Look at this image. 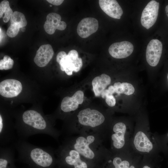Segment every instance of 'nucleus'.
I'll list each match as a JSON object with an SVG mask.
<instances>
[{
	"instance_id": "aec40b11",
	"label": "nucleus",
	"mask_w": 168,
	"mask_h": 168,
	"mask_svg": "<svg viewBox=\"0 0 168 168\" xmlns=\"http://www.w3.org/2000/svg\"><path fill=\"white\" fill-rule=\"evenodd\" d=\"M111 82L110 77L105 73L102 74L100 76L95 77L92 81V84L95 96L97 97L101 96Z\"/></svg>"
},
{
	"instance_id": "a211bd4d",
	"label": "nucleus",
	"mask_w": 168,
	"mask_h": 168,
	"mask_svg": "<svg viewBox=\"0 0 168 168\" xmlns=\"http://www.w3.org/2000/svg\"><path fill=\"white\" fill-rule=\"evenodd\" d=\"M99 3L102 10L112 18L120 19L123 15V10L116 0H99Z\"/></svg>"
},
{
	"instance_id": "9b49d317",
	"label": "nucleus",
	"mask_w": 168,
	"mask_h": 168,
	"mask_svg": "<svg viewBox=\"0 0 168 168\" xmlns=\"http://www.w3.org/2000/svg\"><path fill=\"white\" fill-rule=\"evenodd\" d=\"M22 88L20 81L14 79H6L0 83V94L6 98L15 97L21 92Z\"/></svg>"
},
{
	"instance_id": "1a4fd4ad",
	"label": "nucleus",
	"mask_w": 168,
	"mask_h": 168,
	"mask_svg": "<svg viewBox=\"0 0 168 168\" xmlns=\"http://www.w3.org/2000/svg\"><path fill=\"white\" fill-rule=\"evenodd\" d=\"M159 3L155 0L150 1L144 9L141 16V22L143 26L148 29L157 20Z\"/></svg>"
},
{
	"instance_id": "4be33fe9",
	"label": "nucleus",
	"mask_w": 168,
	"mask_h": 168,
	"mask_svg": "<svg viewBox=\"0 0 168 168\" xmlns=\"http://www.w3.org/2000/svg\"><path fill=\"white\" fill-rule=\"evenodd\" d=\"M14 64L13 60L10 57L5 55L2 59L0 60V69L7 70L12 68Z\"/></svg>"
},
{
	"instance_id": "4468645a",
	"label": "nucleus",
	"mask_w": 168,
	"mask_h": 168,
	"mask_svg": "<svg viewBox=\"0 0 168 168\" xmlns=\"http://www.w3.org/2000/svg\"><path fill=\"white\" fill-rule=\"evenodd\" d=\"M84 94L83 92L79 90L72 97H64L61 104L60 109L64 113H68L76 110L79 105L83 102Z\"/></svg>"
},
{
	"instance_id": "cd10ccee",
	"label": "nucleus",
	"mask_w": 168,
	"mask_h": 168,
	"mask_svg": "<svg viewBox=\"0 0 168 168\" xmlns=\"http://www.w3.org/2000/svg\"><path fill=\"white\" fill-rule=\"evenodd\" d=\"M165 11L166 14L168 17V5H167L165 8Z\"/></svg>"
},
{
	"instance_id": "f3484780",
	"label": "nucleus",
	"mask_w": 168,
	"mask_h": 168,
	"mask_svg": "<svg viewBox=\"0 0 168 168\" xmlns=\"http://www.w3.org/2000/svg\"><path fill=\"white\" fill-rule=\"evenodd\" d=\"M15 149L12 144L0 148V168H18L15 165Z\"/></svg>"
},
{
	"instance_id": "bb28decb",
	"label": "nucleus",
	"mask_w": 168,
	"mask_h": 168,
	"mask_svg": "<svg viewBox=\"0 0 168 168\" xmlns=\"http://www.w3.org/2000/svg\"><path fill=\"white\" fill-rule=\"evenodd\" d=\"M108 90L110 94L113 95L115 92V90L113 86H109Z\"/></svg>"
},
{
	"instance_id": "473e14b6",
	"label": "nucleus",
	"mask_w": 168,
	"mask_h": 168,
	"mask_svg": "<svg viewBox=\"0 0 168 168\" xmlns=\"http://www.w3.org/2000/svg\"><path fill=\"white\" fill-rule=\"evenodd\" d=\"M167 137H168V133L167 134Z\"/></svg>"
},
{
	"instance_id": "9d476101",
	"label": "nucleus",
	"mask_w": 168,
	"mask_h": 168,
	"mask_svg": "<svg viewBox=\"0 0 168 168\" xmlns=\"http://www.w3.org/2000/svg\"><path fill=\"white\" fill-rule=\"evenodd\" d=\"M162 50L161 42L157 39H153L148 44L146 51V58L148 64L155 67L158 64Z\"/></svg>"
},
{
	"instance_id": "2f4dec72",
	"label": "nucleus",
	"mask_w": 168,
	"mask_h": 168,
	"mask_svg": "<svg viewBox=\"0 0 168 168\" xmlns=\"http://www.w3.org/2000/svg\"><path fill=\"white\" fill-rule=\"evenodd\" d=\"M167 77L168 81V74L167 75Z\"/></svg>"
},
{
	"instance_id": "7ed1b4c3",
	"label": "nucleus",
	"mask_w": 168,
	"mask_h": 168,
	"mask_svg": "<svg viewBox=\"0 0 168 168\" xmlns=\"http://www.w3.org/2000/svg\"><path fill=\"white\" fill-rule=\"evenodd\" d=\"M99 133H86L81 134L77 137L68 138L63 144L77 151L82 156L89 160L93 159L101 152V141Z\"/></svg>"
},
{
	"instance_id": "f257e3e1",
	"label": "nucleus",
	"mask_w": 168,
	"mask_h": 168,
	"mask_svg": "<svg viewBox=\"0 0 168 168\" xmlns=\"http://www.w3.org/2000/svg\"><path fill=\"white\" fill-rule=\"evenodd\" d=\"M12 145L18 152L17 160L29 168H54L57 162L55 152L50 147L36 146L17 138Z\"/></svg>"
},
{
	"instance_id": "ddd939ff",
	"label": "nucleus",
	"mask_w": 168,
	"mask_h": 168,
	"mask_svg": "<svg viewBox=\"0 0 168 168\" xmlns=\"http://www.w3.org/2000/svg\"><path fill=\"white\" fill-rule=\"evenodd\" d=\"M99 27L97 20L93 17L83 19L79 23L77 28L78 35L82 38H86L96 32Z\"/></svg>"
},
{
	"instance_id": "412c9836",
	"label": "nucleus",
	"mask_w": 168,
	"mask_h": 168,
	"mask_svg": "<svg viewBox=\"0 0 168 168\" xmlns=\"http://www.w3.org/2000/svg\"><path fill=\"white\" fill-rule=\"evenodd\" d=\"M13 13L9 2L6 0L2 1L0 4V18L3 17V20L4 23H7L9 21Z\"/></svg>"
},
{
	"instance_id": "c756f323",
	"label": "nucleus",
	"mask_w": 168,
	"mask_h": 168,
	"mask_svg": "<svg viewBox=\"0 0 168 168\" xmlns=\"http://www.w3.org/2000/svg\"><path fill=\"white\" fill-rule=\"evenodd\" d=\"M129 168H136V167L134 165H131L130 166Z\"/></svg>"
},
{
	"instance_id": "f8f14e48",
	"label": "nucleus",
	"mask_w": 168,
	"mask_h": 168,
	"mask_svg": "<svg viewBox=\"0 0 168 168\" xmlns=\"http://www.w3.org/2000/svg\"><path fill=\"white\" fill-rule=\"evenodd\" d=\"M133 44L128 41H123L112 44L109 47V52L113 57L118 59L126 58L133 53Z\"/></svg>"
},
{
	"instance_id": "6e6552de",
	"label": "nucleus",
	"mask_w": 168,
	"mask_h": 168,
	"mask_svg": "<svg viewBox=\"0 0 168 168\" xmlns=\"http://www.w3.org/2000/svg\"><path fill=\"white\" fill-rule=\"evenodd\" d=\"M56 61L61 70L68 75H72L73 71L78 72L82 66V58L78 57L77 51L74 49L70 50L68 54L64 51H60L57 56Z\"/></svg>"
},
{
	"instance_id": "72a5a7b5",
	"label": "nucleus",
	"mask_w": 168,
	"mask_h": 168,
	"mask_svg": "<svg viewBox=\"0 0 168 168\" xmlns=\"http://www.w3.org/2000/svg\"><path fill=\"white\" fill-rule=\"evenodd\" d=\"M50 7H52V6L51 5H50Z\"/></svg>"
},
{
	"instance_id": "393cba45",
	"label": "nucleus",
	"mask_w": 168,
	"mask_h": 168,
	"mask_svg": "<svg viewBox=\"0 0 168 168\" xmlns=\"http://www.w3.org/2000/svg\"><path fill=\"white\" fill-rule=\"evenodd\" d=\"M113 86L115 93L118 94H123L122 83L119 82H116L114 84Z\"/></svg>"
},
{
	"instance_id": "7c9ffc66",
	"label": "nucleus",
	"mask_w": 168,
	"mask_h": 168,
	"mask_svg": "<svg viewBox=\"0 0 168 168\" xmlns=\"http://www.w3.org/2000/svg\"><path fill=\"white\" fill-rule=\"evenodd\" d=\"M25 29L24 27L21 28V30L22 32H24L25 31Z\"/></svg>"
},
{
	"instance_id": "6ab92c4d",
	"label": "nucleus",
	"mask_w": 168,
	"mask_h": 168,
	"mask_svg": "<svg viewBox=\"0 0 168 168\" xmlns=\"http://www.w3.org/2000/svg\"><path fill=\"white\" fill-rule=\"evenodd\" d=\"M54 52L52 46L49 44L41 46L36 52L34 61L38 66H46L52 58Z\"/></svg>"
},
{
	"instance_id": "2eb2a0df",
	"label": "nucleus",
	"mask_w": 168,
	"mask_h": 168,
	"mask_svg": "<svg viewBox=\"0 0 168 168\" xmlns=\"http://www.w3.org/2000/svg\"><path fill=\"white\" fill-rule=\"evenodd\" d=\"M60 16L55 13H50L46 16V20L44 25L46 33L49 35L54 33L55 30H63L65 29L67 25L65 22L61 21Z\"/></svg>"
},
{
	"instance_id": "f03ea898",
	"label": "nucleus",
	"mask_w": 168,
	"mask_h": 168,
	"mask_svg": "<svg viewBox=\"0 0 168 168\" xmlns=\"http://www.w3.org/2000/svg\"><path fill=\"white\" fill-rule=\"evenodd\" d=\"M15 127L17 138L21 140H26L30 136L38 134H47L57 139L60 134L41 113L33 110L24 111Z\"/></svg>"
},
{
	"instance_id": "a878e982",
	"label": "nucleus",
	"mask_w": 168,
	"mask_h": 168,
	"mask_svg": "<svg viewBox=\"0 0 168 168\" xmlns=\"http://www.w3.org/2000/svg\"><path fill=\"white\" fill-rule=\"evenodd\" d=\"M47 1L54 5L58 6L61 5L64 1L63 0H47Z\"/></svg>"
},
{
	"instance_id": "39448f33",
	"label": "nucleus",
	"mask_w": 168,
	"mask_h": 168,
	"mask_svg": "<svg viewBox=\"0 0 168 168\" xmlns=\"http://www.w3.org/2000/svg\"><path fill=\"white\" fill-rule=\"evenodd\" d=\"M78 125L68 134L75 133H99L101 130L99 128L105 122L104 115L95 109L87 108L80 111L77 115Z\"/></svg>"
},
{
	"instance_id": "c85d7f7f",
	"label": "nucleus",
	"mask_w": 168,
	"mask_h": 168,
	"mask_svg": "<svg viewBox=\"0 0 168 168\" xmlns=\"http://www.w3.org/2000/svg\"><path fill=\"white\" fill-rule=\"evenodd\" d=\"M142 168H151V167L148 165H146L144 166Z\"/></svg>"
},
{
	"instance_id": "5701e85b",
	"label": "nucleus",
	"mask_w": 168,
	"mask_h": 168,
	"mask_svg": "<svg viewBox=\"0 0 168 168\" xmlns=\"http://www.w3.org/2000/svg\"><path fill=\"white\" fill-rule=\"evenodd\" d=\"M122 85L123 94L127 95H130L134 92L135 89L132 84L126 82H124L122 83Z\"/></svg>"
},
{
	"instance_id": "dca6fc26",
	"label": "nucleus",
	"mask_w": 168,
	"mask_h": 168,
	"mask_svg": "<svg viewBox=\"0 0 168 168\" xmlns=\"http://www.w3.org/2000/svg\"><path fill=\"white\" fill-rule=\"evenodd\" d=\"M11 25L7 31V34L13 38L18 34L20 29L26 26L27 22L24 15L18 11L13 12L10 19Z\"/></svg>"
},
{
	"instance_id": "0eeeda50",
	"label": "nucleus",
	"mask_w": 168,
	"mask_h": 168,
	"mask_svg": "<svg viewBox=\"0 0 168 168\" xmlns=\"http://www.w3.org/2000/svg\"><path fill=\"white\" fill-rule=\"evenodd\" d=\"M58 158L57 162L74 168H87L86 162L82 161L80 154L74 149L63 144L55 151Z\"/></svg>"
},
{
	"instance_id": "423d86ee",
	"label": "nucleus",
	"mask_w": 168,
	"mask_h": 168,
	"mask_svg": "<svg viewBox=\"0 0 168 168\" xmlns=\"http://www.w3.org/2000/svg\"><path fill=\"white\" fill-rule=\"evenodd\" d=\"M133 131V128L122 122L115 123L109 128L111 152L116 153L132 150L131 143Z\"/></svg>"
},
{
	"instance_id": "b1692460",
	"label": "nucleus",
	"mask_w": 168,
	"mask_h": 168,
	"mask_svg": "<svg viewBox=\"0 0 168 168\" xmlns=\"http://www.w3.org/2000/svg\"><path fill=\"white\" fill-rule=\"evenodd\" d=\"M106 104L110 107H113L116 104V100L112 94H108L105 97Z\"/></svg>"
},
{
	"instance_id": "20e7f679",
	"label": "nucleus",
	"mask_w": 168,
	"mask_h": 168,
	"mask_svg": "<svg viewBox=\"0 0 168 168\" xmlns=\"http://www.w3.org/2000/svg\"><path fill=\"white\" fill-rule=\"evenodd\" d=\"M157 145L156 137L149 128L139 126L134 128L131 147L136 154L146 156L154 154Z\"/></svg>"
}]
</instances>
